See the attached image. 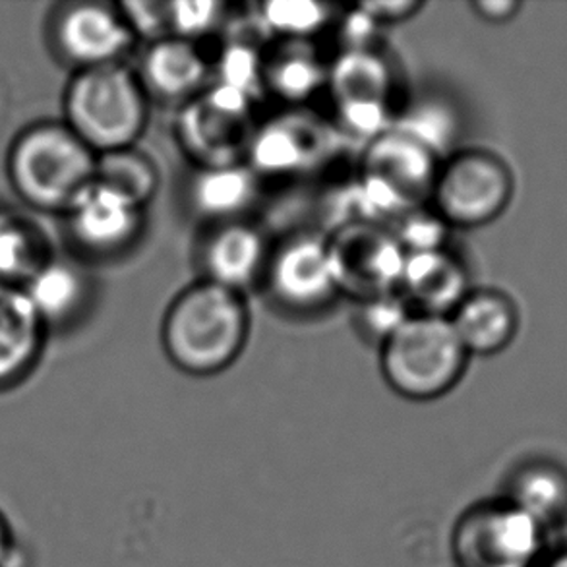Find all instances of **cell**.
Segmentation results:
<instances>
[{
    "instance_id": "cell-14",
    "label": "cell",
    "mask_w": 567,
    "mask_h": 567,
    "mask_svg": "<svg viewBox=\"0 0 567 567\" xmlns=\"http://www.w3.org/2000/svg\"><path fill=\"white\" fill-rule=\"evenodd\" d=\"M269 254L268 240L252 223H219L209 230L199 250L202 279L245 295L248 287L266 276Z\"/></svg>"
},
{
    "instance_id": "cell-26",
    "label": "cell",
    "mask_w": 567,
    "mask_h": 567,
    "mask_svg": "<svg viewBox=\"0 0 567 567\" xmlns=\"http://www.w3.org/2000/svg\"><path fill=\"white\" fill-rule=\"evenodd\" d=\"M95 183L113 188L136 206L146 207L159 188V171L138 147H124L97 155Z\"/></svg>"
},
{
    "instance_id": "cell-19",
    "label": "cell",
    "mask_w": 567,
    "mask_h": 567,
    "mask_svg": "<svg viewBox=\"0 0 567 567\" xmlns=\"http://www.w3.org/2000/svg\"><path fill=\"white\" fill-rule=\"evenodd\" d=\"M45 333L22 287L0 284V388L16 382L38 359Z\"/></svg>"
},
{
    "instance_id": "cell-4",
    "label": "cell",
    "mask_w": 567,
    "mask_h": 567,
    "mask_svg": "<svg viewBox=\"0 0 567 567\" xmlns=\"http://www.w3.org/2000/svg\"><path fill=\"white\" fill-rule=\"evenodd\" d=\"M471 354L445 316L414 312L380 346V369L391 390L409 401H434L460 383Z\"/></svg>"
},
{
    "instance_id": "cell-15",
    "label": "cell",
    "mask_w": 567,
    "mask_h": 567,
    "mask_svg": "<svg viewBox=\"0 0 567 567\" xmlns=\"http://www.w3.org/2000/svg\"><path fill=\"white\" fill-rule=\"evenodd\" d=\"M399 292L416 315L450 318L471 292L465 264L444 250L406 254Z\"/></svg>"
},
{
    "instance_id": "cell-29",
    "label": "cell",
    "mask_w": 567,
    "mask_h": 567,
    "mask_svg": "<svg viewBox=\"0 0 567 567\" xmlns=\"http://www.w3.org/2000/svg\"><path fill=\"white\" fill-rule=\"evenodd\" d=\"M264 59L250 41H230L217 61V84L229 85L256 100L264 92Z\"/></svg>"
},
{
    "instance_id": "cell-9",
    "label": "cell",
    "mask_w": 567,
    "mask_h": 567,
    "mask_svg": "<svg viewBox=\"0 0 567 567\" xmlns=\"http://www.w3.org/2000/svg\"><path fill=\"white\" fill-rule=\"evenodd\" d=\"M545 527L514 504L476 507L460 523L455 553L465 567H530Z\"/></svg>"
},
{
    "instance_id": "cell-35",
    "label": "cell",
    "mask_w": 567,
    "mask_h": 567,
    "mask_svg": "<svg viewBox=\"0 0 567 567\" xmlns=\"http://www.w3.org/2000/svg\"><path fill=\"white\" fill-rule=\"evenodd\" d=\"M522 4L514 0H476L473 2L475 14L491 23H504L519 12Z\"/></svg>"
},
{
    "instance_id": "cell-16",
    "label": "cell",
    "mask_w": 567,
    "mask_h": 567,
    "mask_svg": "<svg viewBox=\"0 0 567 567\" xmlns=\"http://www.w3.org/2000/svg\"><path fill=\"white\" fill-rule=\"evenodd\" d=\"M450 320L471 357L498 354L519 330L514 300L494 289H471Z\"/></svg>"
},
{
    "instance_id": "cell-32",
    "label": "cell",
    "mask_w": 567,
    "mask_h": 567,
    "mask_svg": "<svg viewBox=\"0 0 567 567\" xmlns=\"http://www.w3.org/2000/svg\"><path fill=\"white\" fill-rule=\"evenodd\" d=\"M118 8L134 39H150V43H154L169 38V2L128 0Z\"/></svg>"
},
{
    "instance_id": "cell-13",
    "label": "cell",
    "mask_w": 567,
    "mask_h": 567,
    "mask_svg": "<svg viewBox=\"0 0 567 567\" xmlns=\"http://www.w3.org/2000/svg\"><path fill=\"white\" fill-rule=\"evenodd\" d=\"M144 207L93 181L69 207L70 230L93 254L121 252L138 238Z\"/></svg>"
},
{
    "instance_id": "cell-25",
    "label": "cell",
    "mask_w": 567,
    "mask_h": 567,
    "mask_svg": "<svg viewBox=\"0 0 567 567\" xmlns=\"http://www.w3.org/2000/svg\"><path fill=\"white\" fill-rule=\"evenodd\" d=\"M45 261V240L31 223L0 209V284L22 287Z\"/></svg>"
},
{
    "instance_id": "cell-31",
    "label": "cell",
    "mask_w": 567,
    "mask_h": 567,
    "mask_svg": "<svg viewBox=\"0 0 567 567\" xmlns=\"http://www.w3.org/2000/svg\"><path fill=\"white\" fill-rule=\"evenodd\" d=\"M225 18V4L215 0H177L169 2V38L196 43L212 35Z\"/></svg>"
},
{
    "instance_id": "cell-10",
    "label": "cell",
    "mask_w": 567,
    "mask_h": 567,
    "mask_svg": "<svg viewBox=\"0 0 567 567\" xmlns=\"http://www.w3.org/2000/svg\"><path fill=\"white\" fill-rule=\"evenodd\" d=\"M264 279L271 297L292 312H318L339 297L328 240L312 233L287 238L271 250Z\"/></svg>"
},
{
    "instance_id": "cell-30",
    "label": "cell",
    "mask_w": 567,
    "mask_h": 567,
    "mask_svg": "<svg viewBox=\"0 0 567 567\" xmlns=\"http://www.w3.org/2000/svg\"><path fill=\"white\" fill-rule=\"evenodd\" d=\"M413 315V308L409 307L401 292H390L359 302L357 323L367 338L382 346Z\"/></svg>"
},
{
    "instance_id": "cell-36",
    "label": "cell",
    "mask_w": 567,
    "mask_h": 567,
    "mask_svg": "<svg viewBox=\"0 0 567 567\" xmlns=\"http://www.w3.org/2000/svg\"><path fill=\"white\" fill-rule=\"evenodd\" d=\"M23 560L20 546L7 517L0 514V567H20Z\"/></svg>"
},
{
    "instance_id": "cell-37",
    "label": "cell",
    "mask_w": 567,
    "mask_h": 567,
    "mask_svg": "<svg viewBox=\"0 0 567 567\" xmlns=\"http://www.w3.org/2000/svg\"><path fill=\"white\" fill-rule=\"evenodd\" d=\"M545 567H567V550H561V553L554 554L553 558L546 561Z\"/></svg>"
},
{
    "instance_id": "cell-7",
    "label": "cell",
    "mask_w": 567,
    "mask_h": 567,
    "mask_svg": "<svg viewBox=\"0 0 567 567\" xmlns=\"http://www.w3.org/2000/svg\"><path fill=\"white\" fill-rule=\"evenodd\" d=\"M326 240L339 295L364 302L399 292L406 252L388 225L347 223Z\"/></svg>"
},
{
    "instance_id": "cell-24",
    "label": "cell",
    "mask_w": 567,
    "mask_h": 567,
    "mask_svg": "<svg viewBox=\"0 0 567 567\" xmlns=\"http://www.w3.org/2000/svg\"><path fill=\"white\" fill-rule=\"evenodd\" d=\"M509 504L530 515L543 527L567 514V475L553 465H530L512 483Z\"/></svg>"
},
{
    "instance_id": "cell-21",
    "label": "cell",
    "mask_w": 567,
    "mask_h": 567,
    "mask_svg": "<svg viewBox=\"0 0 567 567\" xmlns=\"http://www.w3.org/2000/svg\"><path fill=\"white\" fill-rule=\"evenodd\" d=\"M328 85V66L308 43H285L264 59V90L289 105H305Z\"/></svg>"
},
{
    "instance_id": "cell-22",
    "label": "cell",
    "mask_w": 567,
    "mask_h": 567,
    "mask_svg": "<svg viewBox=\"0 0 567 567\" xmlns=\"http://www.w3.org/2000/svg\"><path fill=\"white\" fill-rule=\"evenodd\" d=\"M22 289L45 328L49 323L69 322L87 300V279L69 261H45Z\"/></svg>"
},
{
    "instance_id": "cell-6",
    "label": "cell",
    "mask_w": 567,
    "mask_h": 567,
    "mask_svg": "<svg viewBox=\"0 0 567 567\" xmlns=\"http://www.w3.org/2000/svg\"><path fill=\"white\" fill-rule=\"evenodd\" d=\"M514 196V177L498 155L457 150L440 165L432 209L450 227L476 229L496 221Z\"/></svg>"
},
{
    "instance_id": "cell-18",
    "label": "cell",
    "mask_w": 567,
    "mask_h": 567,
    "mask_svg": "<svg viewBox=\"0 0 567 567\" xmlns=\"http://www.w3.org/2000/svg\"><path fill=\"white\" fill-rule=\"evenodd\" d=\"M260 190V177L246 162L199 167L188 186V198L196 214L219 223L240 221L254 206Z\"/></svg>"
},
{
    "instance_id": "cell-23",
    "label": "cell",
    "mask_w": 567,
    "mask_h": 567,
    "mask_svg": "<svg viewBox=\"0 0 567 567\" xmlns=\"http://www.w3.org/2000/svg\"><path fill=\"white\" fill-rule=\"evenodd\" d=\"M395 128L429 147L440 162L455 154L461 118L457 109L442 97H421L398 111Z\"/></svg>"
},
{
    "instance_id": "cell-27",
    "label": "cell",
    "mask_w": 567,
    "mask_h": 567,
    "mask_svg": "<svg viewBox=\"0 0 567 567\" xmlns=\"http://www.w3.org/2000/svg\"><path fill=\"white\" fill-rule=\"evenodd\" d=\"M333 8L310 0H271L258 12L261 28L285 43H308L331 23Z\"/></svg>"
},
{
    "instance_id": "cell-11",
    "label": "cell",
    "mask_w": 567,
    "mask_h": 567,
    "mask_svg": "<svg viewBox=\"0 0 567 567\" xmlns=\"http://www.w3.org/2000/svg\"><path fill=\"white\" fill-rule=\"evenodd\" d=\"M54 43L78 69L121 62L134 43L121 8L103 2H80L64 8L54 23Z\"/></svg>"
},
{
    "instance_id": "cell-28",
    "label": "cell",
    "mask_w": 567,
    "mask_h": 567,
    "mask_svg": "<svg viewBox=\"0 0 567 567\" xmlns=\"http://www.w3.org/2000/svg\"><path fill=\"white\" fill-rule=\"evenodd\" d=\"M406 254L432 252L447 248L450 225L430 207H413L388 225Z\"/></svg>"
},
{
    "instance_id": "cell-12",
    "label": "cell",
    "mask_w": 567,
    "mask_h": 567,
    "mask_svg": "<svg viewBox=\"0 0 567 567\" xmlns=\"http://www.w3.org/2000/svg\"><path fill=\"white\" fill-rule=\"evenodd\" d=\"M331 134L302 115L279 116L256 128L246 147V165L261 177H287L312 169L328 157Z\"/></svg>"
},
{
    "instance_id": "cell-3",
    "label": "cell",
    "mask_w": 567,
    "mask_h": 567,
    "mask_svg": "<svg viewBox=\"0 0 567 567\" xmlns=\"http://www.w3.org/2000/svg\"><path fill=\"white\" fill-rule=\"evenodd\" d=\"M97 155L66 124H38L16 140L8 177L18 196L41 212H62L95 181Z\"/></svg>"
},
{
    "instance_id": "cell-17",
    "label": "cell",
    "mask_w": 567,
    "mask_h": 567,
    "mask_svg": "<svg viewBox=\"0 0 567 567\" xmlns=\"http://www.w3.org/2000/svg\"><path fill=\"white\" fill-rule=\"evenodd\" d=\"M209 66L192 41L163 38L150 43L142 61L140 82L163 100H188L206 87Z\"/></svg>"
},
{
    "instance_id": "cell-33",
    "label": "cell",
    "mask_w": 567,
    "mask_h": 567,
    "mask_svg": "<svg viewBox=\"0 0 567 567\" xmlns=\"http://www.w3.org/2000/svg\"><path fill=\"white\" fill-rule=\"evenodd\" d=\"M380 30L372 18L367 12H362L357 7L349 14L343 16V25H341V38H343V49H367L374 45L377 31Z\"/></svg>"
},
{
    "instance_id": "cell-5",
    "label": "cell",
    "mask_w": 567,
    "mask_h": 567,
    "mask_svg": "<svg viewBox=\"0 0 567 567\" xmlns=\"http://www.w3.org/2000/svg\"><path fill=\"white\" fill-rule=\"evenodd\" d=\"M442 162L391 126L364 146L357 185L367 202L372 221L390 225L395 217L432 199Z\"/></svg>"
},
{
    "instance_id": "cell-1",
    "label": "cell",
    "mask_w": 567,
    "mask_h": 567,
    "mask_svg": "<svg viewBox=\"0 0 567 567\" xmlns=\"http://www.w3.org/2000/svg\"><path fill=\"white\" fill-rule=\"evenodd\" d=\"M248 333L245 295L207 279L178 292L163 316V351L188 377H215L233 367L245 351Z\"/></svg>"
},
{
    "instance_id": "cell-2",
    "label": "cell",
    "mask_w": 567,
    "mask_h": 567,
    "mask_svg": "<svg viewBox=\"0 0 567 567\" xmlns=\"http://www.w3.org/2000/svg\"><path fill=\"white\" fill-rule=\"evenodd\" d=\"M66 126L92 150L134 147L147 124V92L123 62L78 70L64 95Z\"/></svg>"
},
{
    "instance_id": "cell-20",
    "label": "cell",
    "mask_w": 567,
    "mask_h": 567,
    "mask_svg": "<svg viewBox=\"0 0 567 567\" xmlns=\"http://www.w3.org/2000/svg\"><path fill=\"white\" fill-rule=\"evenodd\" d=\"M395 70L378 49H343L328 66V85L336 105L346 103H383L393 105ZM395 107V105H393Z\"/></svg>"
},
{
    "instance_id": "cell-8",
    "label": "cell",
    "mask_w": 567,
    "mask_h": 567,
    "mask_svg": "<svg viewBox=\"0 0 567 567\" xmlns=\"http://www.w3.org/2000/svg\"><path fill=\"white\" fill-rule=\"evenodd\" d=\"M254 101L229 85H209L178 116L181 146L199 167L240 162L254 134Z\"/></svg>"
},
{
    "instance_id": "cell-34",
    "label": "cell",
    "mask_w": 567,
    "mask_h": 567,
    "mask_svg": "<svg viewBox=\"0 0 567 567\" xmlns=\"http://www.w3.org/2000/svg\"><path fill=\"white\" fill-rule=\"evenodd\" d=\"M359 8L382 28L390 23L405 22L416 12H421L424 4L416 0H393V2H364L359 4Z\"/></svg>"
}]
</instances>
